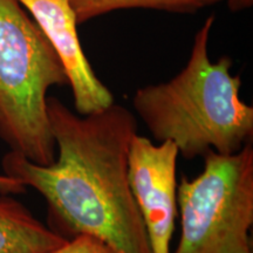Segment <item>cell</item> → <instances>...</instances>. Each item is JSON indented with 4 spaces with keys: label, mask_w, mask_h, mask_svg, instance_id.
<instances>
[{
    "label": "cell",
    "mask_w": 253,
    "mask_h": 253,
    "mask_svg": "<svg viewBox=\"0 0 253 253\" xmlns=\"http://www.w3.org/2000/svg\"><path fill=\"white\" fill-rule=\"evenodd\" d=\"M203 171L177 185L181 236L173 253L251 251L253 224V148L204 155Z\"/></svg>",
    "instance_id": "obj_4"
},
{
    "label": "cell",
    "mask_w": 253,
    "mask_h": 253,
    "mask_svg": "<svg viewBox=\"0 0 253 253\" xmlns=\"http://www.w3.org/2000/svg\"><path fill=\"white\" fill-rule=\"evenodd\" d=\"M66 84L62 63L34 19L18 0H0V138L9 151L40 166L54 162L47 94Z\"/></svg>",
    "instance_id": "obj_3"
},
{
    "label": "cell",
    "mask_w": 253,
    "mask_h": 253,
    "mask_svg": "<svg viewBox=\"0 0 253 253\" xmlns=\"http://www.w3.org/2000/svg\"><path fill=\"white\" fill-rule=\"evenodd\" d=\"M244 253H252L251 251H248V252H244Z\"/></svg>",
    "instance_id": "obj_12"
},
{
    "label": "cell",
    "mask_w": 253,
    "mask_h": 253,
    "mask_svg": "<svg viewBox=\"0 0 253 253\" xmlns=\"http://www.w3.org/2000/svg\"><path fill=\"white\" fill-rule=\"evenodd\" d=\"M46 253H115L108 245L91 236L73 237L58 249Z\"/></svg>",
    "instance_id": "obj_9"
},
{
    "label": "cell",
    "mask_w": 253,
    "mask_h": 253,
    "mask_svg": "<svg viewBox=\"0 0 253 253\" xmlns=\"http://www.w3.org/2000/svg\"><path fill=\"white\" fill-rule=\"evenodd\" d=\"M210 15L195 34L188 62L169 81L138 88L132 106L157 142L170 141L186 160L209 151L236 154L253 136V108L239 96L232 59L209 56Z\"/></svg>",
    "instance_id": "obj_2"
},
{
    "label": "cell",
    "mask_w": 253,
    "mask_h": 253,
    "mask_svg": "<svg viewBox=\"0 0 253 253\" xmlns=\"http://www.w3.org/2000/svg\"><path fill=\"white\" fill-rule=\"evenodd\" d=\"M43 32L62 63L80 115L100 112L115 102L96 77L82 49L78 19L69 0H18Z\"/></svg>",
    "instance_id": "obj_6"
},
{
    "label": "cell",
    "mask_w": 253,
    "mask_h": 253,
    "mask_svg": "<svg viewBox=\"0 0 253 253\" xmlns=\"http://www.w3.org/2000/svg\"><path fill=\"white\" fill-rule=\"evenodd\" d=\"M67 242L21 203L0 197V253H46Z\"/></svg>",
    "instance_id": "obj_7"
},
{
    "label": "cell",
    "mask_w": 253,
    "mask_h": 253,
    "mask_svg": "<svg viewBox=\"0 0 253 253\" xmlns=\"http://www.w3.org/2000/svg\"><path fill=\"white\" fill-rule=\"evenodd\" d=\"M56 157L47 166L9 151L4 175L36 189L48 205L50 229L65 238L86 235L115 253H151L129 182V149L137 134L130 110L114 102L80 115L47 99Z\"/></svg>",
    "instance_id": "obj_1"
},
{
    "label": "cell",
    "mask_w": 253,
    "mask_h": 253,
    "mask_svg": "<svg viewBox=\"0 0 253 253\" xmlns=\"http://www.w3.org/2000/svg\"><path fill=\"white\" fill-rule=\"evenodd\" d=\"M219 1L221 0H69L79 24L112 12L131 8L156 9L171 13H194Z\"/></svg>",
    "instance_id": "obj_8"
},
{
    "label": "cell",
    "mask_w": 253,
    "mask_h": 253,
    "mask_svg": "<svg viewBox=\"0 0 253 253\" xmlns=\"http://www.w3.org/2000/svg\"><path fill=\"white\" fill-rule=\"evenodd\" d=\"M172 142L153 143L136 134L129 149V182L151 253H171L177 207V158Z\"/></svg>",
    "instance_id": "obj_5"
},
{
    "label": "cell",
    "mask_w": 253,
    "mask_h": 253,
    "mask_svg": "<svg viewBox=\"0 0 253 253\" xmlns=\"http://www.w3.org/2000/svg\"><path fill=\"white\" fill-rule=\"evenodd\" d=\"M26 189L24 185H21L20 183L15 181V179L11 178V177L6 175H0V191L4 192V194H20L24 190Z\"/></svg>",
    "instance_id": "obj_10"
},
{
    "label": "cell",
    "mask_w": 253,
    "mask_h": 253,
    "mask_svg": "<svg viewBox=\"0 0 253 253\" xmlns=\"http://www.w3.org/2000/svg\"><path fill=\"white\" fill-rule=\"evenodd\" d=\"M253 4V0H227V6L232 12L243 11L250 8Z\"/></svg>",
    "instance_id": "obj_11"
}]
</instances>
